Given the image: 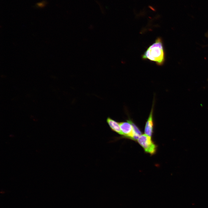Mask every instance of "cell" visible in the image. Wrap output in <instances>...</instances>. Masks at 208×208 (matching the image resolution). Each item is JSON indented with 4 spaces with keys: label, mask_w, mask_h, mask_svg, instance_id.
<instances>
[{
    "label": "cell",
    "mask_w": 208,
    "mask_h": 208,
    "mask_svg": "<svg viewBox=\"0 0 208 208\" xmlns=\"http://www.w3.org/2000/svg\"><path fill=\"white\" fill-rule=\"evenodd\" d=\"M143 60H148L156 63L159 66L163 65L165 61V53L163 42L157 38L142 55Z\"/></svg>",
    "instance_id": "6da1fadb"
},
{
    "label": "cell",
    "mask_w": 208,
    "mask_h": 208,
    "mask_svg": "<svg viewBox=\"0 0 208 208\" xmlns=\"http://www.w3.org/2000/svg\"><path fill=\"white\" fill-rule=\"evenodd\" d=\"M137 140L146 152L151 155L155 153L156 151V146L152 142L151 137L145 134H142Z\"/></svg>",
    "instance_id": "7a4b0ae2"
},
{
    "label": "cell",
    "mask_w": 208,
    "mask_h": 208,
    "mask_svg": "<svg viewBox=\"0 0 208 208\" xmlns=\"http://www.w3.org/2000/svg\"><path fill=\"white\" fill-rule=\"evenodd\" d=\"M119 124L122 135L133 139L134 133L130 120H127V122H120Z\"/></svg>",
    "instance_id": "3957f363"
},
{
    "label": "cell",
    "mask_w": 208,
    "mask_h": 208,
    "mask_svg": "<svg viewBox=\"0 0 208 208\" xmlns=\"http://www.w3.org/2000/svg\"><path fill=\"white\" fill-rule=\"evenodd\" d=\"M153 104L150 114L146 122L144 128L145 134L150 137H151L153 134L154 125L153 118Z\"/></svg>",
    "instance_id": "277c9868"
},
{
    "label": "cell",
    "mask_w": 208,
    "mask_h": 208,
    "mask_svg": "<svg viewBox=\"0 0 208 208\" xmlns=\"http://www.w3.org/2000/svg\"><path fill=\"white\" fill-rule=\"evenodd\" d=\"M106 122L111 129L113 131L122 135L119 122H117L109 117H108Z\"/></svg>",
    "instance_id": "5b68a950"
},
{
    "label": "cell",
    "mask_w": 208,
    "mask_h": 208,
    "mask_svg": "<svg viewBox=\"0 0 208 208\" xmlns=\"http://www.w3.org/2000/svg\"><path fill=\"white\" fill-rule=\"evenodd\" d=\"M47 4V2L45 1L37 3L36 5V7L39 8H42L45 7Z\"/></svg>",
    "instance_id": "8992f818"
},
{
    "label": "cell",
    "mask_w": 208,
    "mask_h": 208,
    "mask_svg": "<svg viewBox=\"0 0 208 208\" xmlns=\"http://www.w3.org/2000/svg\"></svg>",
    "instance_id": "52a82bcc"
}]
</instances>
